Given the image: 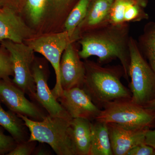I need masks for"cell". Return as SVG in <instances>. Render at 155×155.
I'll list each match as a JSON object with an SVG mask.
<instances>
[{"instance_id": "6da1fadb", "label": "cell", "mask_w": 155, "mask_h": 155, "mask_svg": "<svg viewBox=\"0 0 155 155\" xmlns=\"http://www.w3.org/2000/svg\"><path fill=\"white\" fill-rule=\"evenodd\" d=\"M85 32L79 38L81 47V50L78 51L80 58L86 59L96 56L101 63L117 58L123 68L124 77L129 82V41L131 36H129L128 23H108Z\"/></svg>"}, {"instance_id": "7a4b0ae2", "label": "cell", "mask_w": 155, "mask_h": 155, "mask_svg": "<svg viewBox=\"0 0 155 155\" xmlns=\"http://www.w3.org/2000/svg\"><path fill=\"white\" fill-rule=\"evenodd\" d=\"M85 77L83 89L101 110L108 103L131 99L130 90L123 85L121 67H103L93 61H85Z\"/></svg>"}, {"instance_id": "3957f363", "label": "cell", "mask_w": 155, "mask_h": 155, "mask_svg": "<svg viewBox=\"0 0 155 155\" xmlns=\"http://www.w3.org/2000/svg\"><path fill=\"white\" fill-rule=\"evenodd\" d=\"M17 115L30 132L28 140L47 143L58 155H76L71 126L72 119L48 115L42 121H36Z\"/></svg>"}, {"instance_id": "277c9868", "label": "cell", "mask_w": 155, "mask_h": 155, "mask_svg": "<svg viewBox=\"0 0 155 155\" xmlns=\"http://www.w3.org/2000/svg\"><path fill=\"white\" fill-rule=\"evenodd\" d=\"M95 120L135 130H147L155 125V112L137 104L131 98L116 100L106 104Z\"/></svg>"}, {"instance_id": "5b68a950", "label": "cell", "mask_w": 155, "mask_h": 155, "mask_svg": "<svg viewBox=\"0 0 155 155\" xmlns=\"http://www.w3.org/2000/svg\"><path fill=\"white\" fill-rule=\"evenodd\" d=\"M129 75L131 100L144 107L155 99V72L140 51L137 42L130 37Z\"/></svg>"}, {"instance_id": "8992f818", "label": "cell", "mask_w": 155, "mask_h": 155, "mask_svg": "<svg viewBox=\"0 0 155 155\" xmlns=\"http://www.w3.org/2000/svg\"><path fill=\"white\" fill-rule=\"evenodd\" d=\"M1 43L11 56L14 72L12 81L35 102L36 86L31 70L34 51L23 42L4 40Z\"/></svg>"}, {"instance_id": "52a82bcc", "label": "cell", "mask_w": 155, "mask_h": 155, "mask_svg": "<svg viewBox=\"0 0 155 155\" xmlns=\"http://www.w3.org/2000/svg\"><path fill=\"white\" fill-rule=\"evenodd\" d=\"M75 41L64 31L59 33L39 37L31 40L28 43L35 52L41 54L52 66L55 72L56 82L51 91L57 100L63 91L60 81L61 57L68 45Z\"/></svg>"}, {"instance_id": "ba28073f", "label": "cell", "mask_w": 155, "mask_h": 155, "mask_svg": "<svg viewBox=\"0 0 155 155\" xmlns=\"http://www.w3.org/2000/svg\"><path fill=\"white\" fill-rule=\"evenodd\" d=\"M25 93L11 79H0V101L9 110L31 120L41 121L48 114L37 103L26 98Z\"/></svg>"}, {"instance_id": "9c48e42d", "label": "cell", "mask_w": 155, "mask_h": 155, "mask_svg": "<svg viewBox=\"0 0 155 155\" xmlns=\"http://www.w3.org/2000/svg\"><path fill=\"white\" fill-rule=\"evenodd\" d=\"M57 100L72 119L94 121L101 110L85 91L80 87L63 90Z\"/></svg>"}, {"instance_id": "30bf717a", "label": "cell", "mask_w": 155, "mask_h": 155, "mask_svg": "<svg viewBox=\"0 0 155 155\" xmlns=\"http://www.w3.org/2000/svg\"><path fill=\"white\" fill-rule=\"evenodd\" d=\"M36 86L35 102L44 109L49 115L72 119L56 99L48 84V75L45 66L35 59L31 67Z\"/></svg>"}, {"instance_id": "8fae6325", "label": "cell", "mask_w": 155, "mask_h": 155, "mask_svg": "<svg viewBox=\"0 0 155 155\" xmlns=\"http://www.w3.org/2000/svg\"><path fill=\"white\" fill-rule=\"evenodd\" d=\"M74 47L70 43L64 50L60 63V81L63 90L80 87L83 88L85 77L84 62Z\"/></svg>"}, {"instance_id": "7c38bea8", "label": "cell", "mask_w": 155, "mask_h": 155, "mask_svg": "<svg viewBox=\"0 0 155 155\" xmlns=\"http://www.w3.org/2000/svg\"><path fill=\"white\" fill-rule=\"evenodd\" d=\"M74 0H26L25 14L31 25L39 27L67 14Z\"/></svg>"}, {"instance_id": "4fadbf2b", "label": "cell", "mask_w": 155, "mask_h": 155, "mask_svg": "<svg viewBox=\"0 0 155 155\" xmlns=\"http://www.w3.org/2000/svg\"><path fill=\"white\" fill-rule=\"evenodd\" d=\"M107 124L113 155H127L134 147L145 143L147 130H135L115 123Z\"/></svg>"}, {"instance_id": "5bb4252c", "label": "cell", "mask_w": 155, "mask_h": 155, "mask_svg": "<svg viewBox=\"0 0 155 155\" xmlns=\"http://www.w3.org/2000/svg\"><path fill=\"white\" fill-rule=\"evenodd\" d=\"M31 35L30 28L13 9L0 8V42L10 40L23 42Z\"/></svg>"}, {"instance_id": "9a60e30c", "label": "cell", "mask_w": 155, "mask_h": 155, "mask_svg": "<svg viewBox=\"0 0 155 155\" xmlns=\"http://www.w3.org/2000/svg\"><path fill=\"white\" fill-rule=\"evenodd\" d=\"M114 0H91L85 18L76 31L89 30L109 23V14Z\"/></svg>"}, {"instance_id": "2e32d148", "label": "cell", "mask_w": 155, "mask_h": 155, "mask_svg": "<svg viewBox=\"0 0 155 155\" xmlns=\"http://www.w3.org/2000/svg\"><path fill=\"white\" fill-rule=\"evenodd\" d=\"M91 122V137L89 155H113L107 124Z\"/></svg>"}, {"instance_id": "e0dca14e", "label": "cell", "mask_w": 155, "mask_h": 155, "mask_svg": "<svg viewBox=\"0 0 155 155\" xmlns=\"http://www.w3.org/2000/svg\"><path fill=\"white\" fill-rule=\"evenodd\" d=\"M1 103L0 101V126L9 132L17 143L28 140L30 134L23 120L10 110H5Z\"/></svg>"}, {"instance_id": "ac0fdd59", "label": "cell", "mask_w": 155, "mask_h": 155, "mask_svg": "<svg viewBox=\"0 0 155 155\" xmlns=\"http://www.w3.org/2000/svg\"><path fill=\"white\" fill-rule=\"evenodd\" d=\"M91 122L82 118L72 119L71 121L76 155H89L91 143Z\"/></svg>"}, {"instance_id": "d6986e66", "label": "cell", "mask_w": 155, "mask_h": 155, "mask_svg": "<svg viewBox=\"0 0 155 155\" xmlns=\"http://www.w3.org/2000/svg\"><path fill=\"white\" fill-rule=\"evenodd\" d=\"M137 44L140 51L155 72V22H150L146 24Z\"/></svg>"}, {"instance_id": "ffe728a7", "label": "cell", "mask_w": 155, "mask_h": 155, "mask_svg": "<svg viewBox=\"0 0 155 155\" xmlns=\"http://www.w3.org/2000/svg\"><path fill=\"white\" fill-rule=\"evenodd\" d=\"M91 0H79L69 12L64 22V31L75 40L79 39L76 31L85 18Z\"/></svg>"}, {"instance_id": "44dd1931", "label": "cell", "mask_w": 155, "mask_h": 155, "mask_svg": "<svg viewBox=\"0 0 155 155\" xmlns=\"http://www.w3.org/2000/svg\"><path fill=\"white\" fill-rule=\"evenodd\" d=\"M132 1V0H114L109 14V23L114 24L125 23L124 15L125 9L127 5Z\"/></svg>"}, {"instance_id": "7402d4cb", "label": "cell", "mask_w": 155, "mask_h": 155, "mask_svg": "<svg viewBox=\"0 0 155 155\" xmlns=\"http://www.w3.org/2000/svg\"><path fill=\"white\" fill-rule=\"evenodd\" d=\"M143 9L144 8L133 1L129 3L125 9L124 15L125 22H140L148 19V14Z\"/></svg>"}, {"instance_id": "603a6c76", "label": "cell", "mask_w": 155, "mask_h": 155, "mask_svg": "<svg viewBox=\"0 0 155 155\" xmlns=\"http://www.w3.org/2000/svg\"><path fill=\"white\" fill-rule=\"evenodd\" d=\"M2 47L0 48V79L7 80L14 75L13 64L8 52Z\"/></svg>"}, {"instance_id": "cb8c5ba5", "label": "cell", "mask_w": 155, "mask_h": 155, "mask_svg": "<svg viewBox=\"0 0 155 155\" xmlns=\"http://www.w3.org/2000/svg\"><path fill=\"white\" fill-rule=\"evenodd\" d=\"M37 141L27 140L17 143L13 150L7 155H32Z\"/></svg>"}, {"instance_id": "d4e9b609", "label": "cell", "mask_w": 155, "mask_h": 155, "mask_svg": "<svg viewBox=\"0 0 155 155\" xmlns=\"http://www.w3.org/2000/svg\"><path fill=\"white\" fill-rule=\"evenodd\" d=\"M4 128L0 126V155H7L17 145V142L11 136L4 133Z\"/></svg>"}, {"instance_id": "484cf974", "label": "cell", "mask_w": 155, "mask_h": 155, "mask_svg": "<svg viewBox=\"0 0 155 155\" xmlns=\"http://www.w3.org/2000/svg\"><path fill=\"white\" fill-rule=\"evenodd\" d=\"M127 155H155V149L143 143L130 150Z\"/></svg>"}, {"instance_id": "4316f807", "label": "cell", "mask_w": 155, "mask_h": 155, "mask_svg": "<svg viewBox=\"0 0 155 155\" xmlns=\"http://www.w3.org/2000/svg\"><path fill=\"white\" fill-rule=\"evenodd\" d=\"M145 143L155 149V129H148L146 132Z\"/></svg>"}, {"instance_id": "83f0119b", "label": "cell", "mask_w": 155, "mask_h": 155, "mask_svg": "<svg viewBox=\"0 0 155 155\" xmlns=\"http://www.w3.org/2000/svg\"><path fill=\"white\" fill-rule=\"evenodd\" d=\"M43 143L39 142L38 146L35 147L32 155H49L51 154V152L47 148L45 147Z\"/></svg>"}, {"instance_id": "f1b7e54d", "label": "cell", "mask_w": 155, "mask_h": 155, "mask_svg": "<svg viewBox=\"0 0 155 155\" xmlns=\"http://www.w3.org/2000/svg\"><path fill=\"white\" fill-rule=\"evenodd\" d=\"M144 107L147 110L155 112V99L149 103L148 104L144 106Z\"/></svg>"}, {"instance_id": "f546056e", "label": "cell", "mask_w": 155, "mask_h": 155, "mask_svg": "<svg viewBox=\"0 0 155 155\" xmlns=\"http://www.w3.org/2000/svg\"><path fill=\"white\" fill-rule=\"evenodd\" d=\"M132 1L144 8L147 5V0H132Z\"/></svg>"}]
</instances>
